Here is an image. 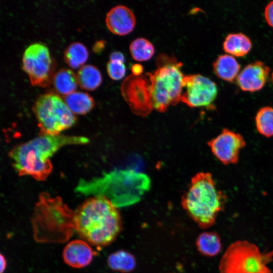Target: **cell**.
Instances as JSON below:
<instances>
[{
	"mask_svg": "<svg viewBox=\"0 0 273 273\" xmlns=\"http://www.w3.org/2000/svg\"><path fill=\"white\" fill-rule=\"evenodd\" d=\"M273 259V250L261 252L254 244L246 240L232 243L222 255L219 273H272L267 264Z\"/></svg>",
	"mask_w": 273,
	"mask_h": 273,
	"instance_id": "cell-7",
	"label": "cell"
},
{
	"mask_svg": "<svg viewBox=\"0 0 273 273\" xmlns=\"http://www.w3.org/2000/svg\"><path fill=\"white\" fill-rule=\"evenodd\" d=\"M82 136L40 135L14 147L9 153L12 165L18 174L29 175L37 180H45L53 165L50 158L61 148L88 143Z\"/></svg>",
	"mask_w": 273,
	"mask_h": 273,
	"instance_id": "cell-1",
	"label": "cell"
},
{
	"mask_svg": "<svg viewBox=\"0 0 273 273\" xmlns=\"http://www.w3.org/2000/svg\"><path fill=\"white\" fill-rule=\"evenodd\" d=\"M269 68L263 62L255 61L246 65L239 73L236 80L243 91L254 92L260 90L266 83Z\"/></svg>",
	"mask_w": 273,
	"mask_h": 273,
	"instance_id": "cell-13",
	"label": "cell"
},
{
	"mask_svg": "<svg viewBox=\"0 0 273 273\" xmlns=\"http://www.w3.org/2000/svg\"><path fill=\"white\" fill-rule=\"evenodd\" d=\"M105 41L103 40L97 41L93 45V51L95 53L100 52L104 48Z\"/></svg>",
	"mask_w": 273,
	"mask_h": 273,
	"instance_id": "cell-29",
	"label": "cell"
},
{
	"mask_svg": "<svg viewBox=\"0 0 273 273\" xmlns=\"http://www.w3.org/2000/svg\"><path fill=\"white\" fill-rule=\"evenodd\" d=\"M272 81H273V72L272 73Z\"/></svg>",
	"mask_w": 273,
	"mask_h": 273,
	"instance_id": "cell-32",
	"label": "cell"
},
{
	"mask_svg": "<svg viewBox=\"0 0 273 273\" xmlns=\"http://www.w3.org/2000/svg\"><path fill=\"white\" fill-rule=\"evenodd\" d=\"M22 66L32 85L49 86L53 81L56 63L48 47L41 42H34L24 50Z\"/></svg>",
	"mask_w": 273,
	"mask_h": 273,
	"instance_id": "cell-9",
	"label": "cell"
},
{
	"mask_svg": "<svg viewBox=\"0 0 273 273\" xmlns=\"http://www.w3.org/2000/svg\"><path fill=\"white\" fill-rule=\"evenodd\" d=\"M217 93L216 83L210 78L200 74H189L183 79L180 101L192 108L207 107Z\"/></svg>",
	"mask_w": 273,
	"mask_h": 273,
	"instance_id": "cell-11",
	"label": "cell"
},
{
	"mask_svg": "<svg viewBox=\"0 0 273 273\" xmlns=\"http://www.w3.org/2000/svg\"><path fill=\"white\" fill-rule=\"evenodd\" d=\"M120 89L123 98L133 113L145 116L153 109L150 82L146 74L129 75L123 80Z\"/></svg>",
	"mask_w": 273,
	"mask_h": 273,
	"instance_id": "cell-10",
	"label": "cell"
},
{
	"mask_svg": "<svg viewBox=\"0 0 273 273\" xmlns=\"http://www.w3.org/2000/svg\"><path fill=\"white\" fill-rule=\"evenodd\" d=\"M52 82L56 90L64 96L74 92L78 84L76 75L68 68L55 72Z\"/></svg>",
	"mask_w": 273,
	"mask_h": 273,
	"instance_id": "cell-21",
	"label": "cell"
},
{
	"mask_svg": "<svg viewBox=\"0 0 273 273\" xmlns=\"http://www.w3.org/2000/svg\"><path fill=\"white\" fill-rule=\"evenodd\" d=\"M40 135H59L76 122V117L59 95L49 92L39 95L32 106Z\"/></svg>",
	"mask_w": 273,
	"mask_h": 273,
	"instance_id": "cell-8",
	"label": "cell"
},
{
	"mask_svg": "<svg viewBox=\"0 0 273 273\" xmlns=\"http://www.w3.org/2000/svg\"><path fill=\"white\" fill-rule=\"evenodd\" d=\"M129 51L134 60L143 62L150 60L155 53L153 44L148 39L139 37L130 44Z\"/></svg>",
	"mask_w": 273,
	"mask_h": 273,
	"instance_id": "cell-24",
	"label": "cell"
},
{
	"mask_svg": "<svg viewBox=\"0 0 273 273\" xmlns=\"http://www.w3.org/2000/svg\"><path fill=\"white\" fill-rule=\"evenodd\" d=\"M196 244L201 254L209 257L217 255L222 248L219 235L213 232H204L200 234L196 240Z\"/></svg>",
	"mask_w": 273,
	"mask_h": 273,
	"instance_id": "cell-19",
	"label": "cell"
},
{
	"mask_svg": "<svg viewBox=\"0 0 273 273\" xmlns=\"http://www.w3.org/2000/svg\"><path fill=\"white\" fill-rule=\"evenodd\" d=\"M109 57L110 61L121 62L123 63L125 61L123 54L119 51H114L112 52Z\"/></svg>",
	"mask_w": 273,
	"mask_h": 273,
	"instance_id": "cell-28",
	"label": "cell"
},
{
	"mask_svg": "<svg viewBox=\"0 0 273 273\" xmlns=\"http://www.w3.org/2000/svg\"><path fill=\"white\" fill-rule=\"evenodd\" d=\"M150 179L145 173L132 169L114 170L89 179H81L75 191L81 194L103 196L116 207L139 202L149 190Z\"/></svg>",
	"mask_w": 273,
	"mask_h": 273,
	"instance_id": "cell-3",
	"label": "cell"
},
{
	"mask_svg": "<svg viewBox=\"0 0 273 273\" xmlns=\"http://www.w3.org/2000/svg\"><path fill=\"white\" fill-rule=\"evenodd\" d=\"M215 74L221 79L232 82L240 73V65L234 56L229 54L221 55L213 64Z\"/></svg>",
	"mask_w": 273,
	"mask_h": 273,
	"instance_id": "cell-16",
	"label": "cell"
},
{
	"mask_svg": "<svg viewBox=\"0 0 273 273\" xmlns=\"http://www.w3.org/2000/svg\"><path fill=\"white\" fill-rule=\"evenodd\" d=\"M135 17L131 9L124 5H117L107 13L105 22L109 30L118 35L130 33L135 25Z\"/></svg>",
	"mask_w": 273,
	"mask_h": 273,
	"instance_id": "cell-14",
	"label": "cell"
},
{
	"mask_svg": "<svg viewBox=\"0 0 273 273\" xmlns=\"http://www.w3.org/2000/svg\"><path fill=\"white\" fill-rule=\"evenodd\" d=\"M107 71L111 78L118 80L125 76L126 67L123 62L109 61L107 64Z\"/></svg>",
	"mask_w": 273,
	"mask_h": 273,
	"instance_id": "cell-26",
	"label": "cell"
},
{
	"mask_svg": "<svg viewBox=\"0 0 273 273\" xmlns=\"http://www.w3.org/2000/svg\"><path fill=\"white\" fill-rule=\"evenodd\" d=\"M264 17L268 24L273 27V1L266 5L264 10Z\"/></svg>",
	"mask_w": 273,
	"mask_h": 273,
	"instance_id": "cell-27",
	"label": "cell"
},
{
	"mask_svg": "<svg viewBox=\"0 0 273 273\" xmlns=\"http://www.w3.org/2000/svg\"><path fill=\"white\" fill-rule=\"evenodd\" d=\"M252 43L249 38L242 33L228 34L223 43L224 51L229 55L243 57L251 50Z\"/></svg>",
	"mask_w": 273,
	"mask_h": 273,
	"instance_id": "cell-17",
	"label": "cell"
},
{
	"mask_svg": "<svg viewBox=\"0 0 273 273\" xmlns=\"http://www.w3.org/2000/svg\"><path fill=\"white\" fill-rule=\"evenodd\" d=\"M31 222L36 242L64 243L75 231L74 211L61 198L43 192L34 206Z\"/></svg>",
	"mask_w": 273,
	"mask_h": 273,
	"instance_id": "cell-4",
	"label": "cell"
},
{
	"mask_svg": "<svg viewBox=\"0 0 273 273\" xmlns=\"http://www.w3.org/2000/svg\"><path fill=\"white\" fill-rule=\"evenodd\" d=\"M157 69L146 73L151 85L153 109L164 112L170 105H176L181 100L184 77L182 63L174 56L160 54L156 59Z\"/></svg>",
	"mask_w": 273,
	"mask_h": 273,
	"instance_id": "cell-6",
	"label": "cell"
},
{
	"mask_svg": "<svg viewBox=\"0 0 273 273\" xmlns=\"http://www.w3.org/2000/svg\"><path fill=\"white\" fill-rule=\"evenodd\" d=\"M214 156L224 165L235 164L238 162L241 150L246 141L240 133L224 128L216 137L208 142Z\"/></svg>",
	"mask_w": 273,
	"mask_h": 273,
	"instance_id": "cell-12",
	"label": "cell"
},
{
	"mask_svg": "<svg viewBox=\"0 0 273 273\" xmlns=\"http://www.w3.org/2000/svg\"><path fill=\"white\" fill-rule=\"evenodd\" d=\"M88 53L85 46L79 42L71 43L64 52L65 62L71 68L75 69L86 61Z\"/></svg>",
	"mask_w": 273,
	"mask_h": 273,
	"instance_id": "cell-23",
	"label": "cell"
},
{
	"mask_svg": "<svg viewBox=\"0 0 273 273\" xmlns=\"http://www.w3.org/2000/svg\"><path fill=\"white\" fill-rule=\"evenodd\" d=\"M226 196L218 189L212 175L200 172L192 179L181 204L190 217L203 229L213 225L224 206Z\"/></svg>",
	"mask_w": 273,
	"mask_h": 273,
	"instance_id": "cell-5",
	"label": "cell"
},
{
	"mask_svg": "<svg viewBox=\"0 0 273 273\" xmlns=\"http://www.w3.org/2000/svg\"><path fill=\"white\" fill-rule=\"evenodd\" d=\"M143 70L142 65L139 64L133 65L131 68L132 74L134 75H140L142 74Z\"/></svg>",
	"mask_w": 273,
	"mask_h": 273,
	"instance_id": "cell-30",
	"label": "cell"
},
{
	"mask_svg": "<svg viewBox=\"0 0 273 273\" xmlns=\"http://www.w3.org/2000/svg\"><path fill=\"white\" fill-rule=\"evenodd\" d=\"M74 228L84 241L103 247L116 239L121 232L122 221L117 207L109 199L94 196L74 210Z\"/></svg>",
	"mask_w": 273,
	"mask_h": 273,
	"instance_id": "cell-2",
	"label": "cell"
},
{
	"mask_svg": "<svg viewBox=\"0 0 273 273\" xmlns=\"http://www.w3.org/2000/svg\"><path fill=\"white\" fill-rule=\"evenodd\" d=\"M64 96L65 103L73 113L85 114L95 105L93 98L87 93L74 91Z\"/></svg>",
	"mask_w": 273,
	"mask_h": 273,
	"instance_id": "cell-18",
	"label": "cell"
},
{
	"mask_svg": "<svg viewBox=\"0 0 273 273\" xmlns=\"http://www.w3.org/2000/svg\"><path fill=\"white\" fill-rule=\"evenodd\" d=\"M255 120L256 128L261 134L268 138L273 136V107L260 108Z\"/></svg>",
	"mask_w": 273,
	"mask_h": 273,
	"instance_id": "cell-25",
	"label": "cell"
},
{
	"mask_svg": "<svg viewBox=\"0 0 273 273\" xmlns=\"http://www.w3.org/2000/svg\"><path fill=\"white\" fill-rule=\"evenodd\" d=\"M7 266V261L5 257V256L1 254V269L0 272L1 273H3L6 268Z\"/></svg>",
	"mask_w": 273,
	"mask_h": 273,
	"instance_id": "cell-31",
	"label": "cell"
},
{
	"mask_svg": "<svg viewBox=\"0 0 273 273\" xmlns=\"http://www.w3.org/2000/svg\"><path fill=\"white\" fill-rule=\"evenodd\" d=\"M78 84L83 89L92 90L102 82V75L99 69L90 64L82 65L76 73Z\"/></svg>",
	"mask_w": 273,
	"mask_h": 273,
	"instance_id": "cell-20",
	"label": "cell"
},
{
	"mask_svg": "<svg viewBox=\"0 0 273 273\" xmlns=\"http://www.w3.org/2000/svg\"><path fill=\"white\" fill-rule=\"evenodd\" d=\"M96 254L87 242L82 240H74L65 246L63 258L69 266L78 268L88 265Z\"/></svg>",
	"mask_w": 273,
	"mask_h": 273,
	"instance_id": "cell-15",
	"label": "cell"
},
{
	"mask_svg": "<svg viewBox=\"0 0 273 273\" xmlns=\"http://www.w3.org/2000/svg\"><path fill=\"white\" fill-rule=\"evenodd\" d=\"M107 263L112 270L124 273L132 271L136 265L134 256L124 250L111 254L108 257Z\"/></svg>",
	"mask_w": 273,
	"mask_h": 273,
	"instance_id": "cell-22",
	"label": "cell"
}]
</instances>
